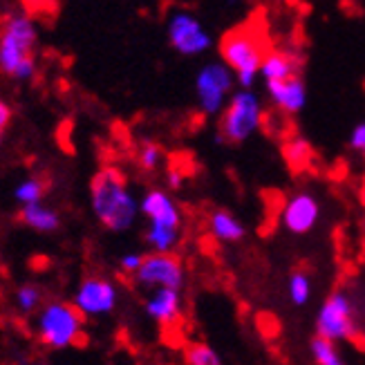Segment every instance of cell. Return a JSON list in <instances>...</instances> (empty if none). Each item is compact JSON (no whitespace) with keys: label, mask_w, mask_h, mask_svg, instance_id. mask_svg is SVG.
I'll return each instance as SVG.
<instances>
[{"label":"cell","mask_w":365,"mask_h":365,"mask_svg":"<svg viewBox=\"0 0 365 365\" xmlns=\"http://www.w3.org/2000/svg\"><path fill=\"white\" fill-rule=\"evenodd\" d=\"M139 213L148 220L153 227H166V229H180L182 231V209L166 190L150 188L139 200Z\"/></svg>","instance_id":"obj_12"},{"label":"cell","mask_w":365,"mask_h":365,"mask_svg":"<svg viewBox=\"0 0 365 365\" xmlns=\"http://www.w3.org/2000/svg\"><path fill=\"white\" fill-rule=\"evenodd\" d=\"M347 144H350V148L354 153H361L365 157V121L354 125L352 133H350V139H347Z\"/></svg>","instance_id":"obj_27"},{"label":"cell","mask_w":365,"mask_h":365,"mask_svg":"<svg viewBox=\"0 0 365 365\" xmlns=\"http://www.w3.org/2000/svg\"><path fill=\"white\" fill-rule=\"evenodd\" d=\"M264 92L274 108L282 115H298L303 113L307 106V83L303 76L284 78V81L264 83Z\"/></svg>","instance_id":"obj_13"},{"label":"cell","mask_w":365,"mask_h":365,"mask_svg":"<svg viewBox=\"0 0 365 365\" xmlns=\"http://www.w3.org/2000/svg\"><path fill=\"white\" fill-rule=\"evenodd\" d=\"M9 123H11V108L5 99H0V139L5 137Z\"/></svg>","instance_id":"obj_29"},{"label":"cell","mask_w":365,"mask_h":365,"mask_svg":"<svg viewBox=\"0 0 365 365\" xmlns=\"http://www.w3.org/2000/svg\"><path fill=\"white\" fill-rule=\"evenodd\" d=\"M184 182H186V173H184L182 168L170 166V168L166 170V184H168V188H170V190L182 188V186H184Z\"/></svg>","instance_id":"obj_28"},{"label":"cell","mask_w":365,"mask_h":365,"mask_svg":"<svg viewBox=\"0 0 365 365\" xmlns=\"http://www.w3.org/2000/svg\"><path fill=\"white\" fill-rule=\"evenodd\" d=\"M235 92V76L222 61H211L195 74V99L206 117L225 113Z\"/></svg>","instance_id":"obj_6"},{"label":"cell","mask_w":365,"mask_h":365,"mask_svg":"<svg viewBox=\"0 0 365 365\" xmlns=\"http://www.w3.org/2000/svg\"><path fill=\"white\" fill-rule=\"evenodd\" d=\"M182 231L180 229H166V227H153L146 229V245L153 253H175L180 245Z\"/></svg>","instance_id":"obj_19"},{"label":"cell","mask_w":365,"mask_h":365,"mask_svg":"<svg viewBox=\"0 0 365 365\" xmlns=\"http://www.w3.org/2000/svg\"><path fill=\"white\" fill-rule=\"evenodd\" d=\"M359 204L363 206V211H365V178H363V182L359 186Z\"/></svg>","instance_id":"obj_30"},{"label":"cell","mask_w":365,"mask_h":365,"mask_svg":"<svg viewBox=\"0 0 365 365\" xmlns=\"http://www.w3.org/2000/svg\"><path fill=\"white\" fill-rule=\"evenodd\" d=\"M146 316L160 327H173L182 319V292L178 289H157L144 303Z\"/></svg>","instance_id":"obj_15"},{"label":"cell","mask_w":365,"mask_h":365,"mask_svg":"<svg viewBox=\"0 0 365 365\" xmlns=\"http://www.w3.org/2000/svg\"><path fill=\"white\" fill-rule=\"evenodd\" d=\"M182 359H184V365H225L213 347L202 341L186 343L182 350Z\"/></svg>","instance_id":"obj_20"},{"label":"cell","mask_w":365,"mask_h":365,"mask_svg":"<svg viewBox=\"0 0 365 365\" xmlns=\"http://www.w3.org/2000/svg\"><path fill=\"white\" fill-rule=\"evenodd\" d=\"M206 225H209V233L222 245H237L240 240H245V235H247V229L242 222L227 209L211 211Z\"/></svg>","instance_id":"obj_16"},{"label":"cell","mask_w":365,"mask_h":365,"mask_svg":"<svg viewBox=\"0 0 365 365\" xmlns=\"http://www.w3.org/2000/svg\"><path fill=\"white\" fill-rule=\"evenodd\" d=\"M90 206L92 213L113 233L133 229L139 215V200L128 188L123 173L108 166L101 168L90 182Z\"/></svg>","instance_id":"obj_1"},{"label":"cell","mask_w":365,"mask_h":365,"mask_svg":"<svg viewBox=\"0 0 365 365\" xmlns=\"http://www.w3.org/2000/svg\"><path fill=\"white\" fill-rule=\"evenodd\" d=\"M316 336H323L334 343L356 341V307L345 292H334L319 307V314H316Z\"/></svg>","instance_id":"obj_7"},{"label":"cell","mask_w":365,"mask_h":365,"mask_svg":"<svg viewBox=\"0 0 365 365\" xmlns=\"http://www.w3.org/2000/svg\"><path fill=\"white\" fill-rule=\"evenodd\" d=\"M287 294L292 305L296 307H305L312 298V280L305 272H292L287 280Z\"/></svg>","instance_id":"obj_22"},{"label":"cell","mask_w":365,"mask_h":365,"mask_svg":"<svg viewBox=\"0 0 365 365\" xmlns=\"http://www.w3.org/2000/svg\"><path fill=\"white\" fill-rule=\"evenodd\" d=\"M168 45L182 56H202L213 47V36L193 11L175 9L166 21Z\"/></svg>","instance_id":"obj_9"},{"label":"cell","mask_w":365,"mask_h":365,"mask_svg":"<svg viewBox=\"0 0 365 365\" xmlns=\"http://www.w3.org/2000/svg\"><path fill=\"white\" fill-rule=\"evenodd\" d=\"M282 160L287 162L292 173H303L314 160V148L305 137L294 135L282 144Z\"/></svg>","instance_id":"obj_18"},{"label":"cell","mask_w":365,"mask_h":365,"mask_svg":"<svg viewBox=\"0 0 365 365\" xmlns=\"http://www.w3.org/2000/svg\"><path fill=\"white\" fill-rule=\"evenodd\" d=\"M303 68L305 58L298 50H292V47H272L262 61L260 78L262 83L284 81V78L303 76Z\"/></svg>","instance_id":"obj_14"},{"label":"cell","mask_w":365,"mask_h":365,"mask_svg":"<svg viewBox=\"0 0 365 365\" xmlns=\"http://www.w3.org/2000/svg\"><path fill=\"white\" fill-rule=\"evenodd\" d=\"M21 222L25 227L34 229L38 233H52L61 227V217L54 209L45 206L43 202L38 204H29V206H21V213H19Z\"/></svg>","instance_id":"obj_17"},{"label":"cell","mask_w":365,"mask_h":365,"mask_svg":"<svg viewBox=\"0 0 365 365\" xmlns=\"http://www.w3.org/2000/svg\"><path fill=\"white\" fill-rule=\"evenodd\" d=\"M135 284L144 292L178 289L186 284V269L178 253H146L139 272L133 276Z\"/></svg>","instance_id":"obj_8"},{"label":"cell","mask_w":365,"mask_h":365,"mask_svg":"<svg viewBox=\"0 0 365 365\" xmlns=\"http://www.w3.org/2000/svg\"><path fill=\"white\" fill-rule=\"evenodd\" d=\"M38 31L29 16H9L0 27V72L14 81H29L36 74Z\"/></svg>","instance_id":"obj_3"},{"label":"cell","mask_w":365,"mask_h":365,"mask_svg":"<svg viewBox=\"0 0 365 365\" xmlns=\"http://www.w3.org/2000/svg\"><path fill=\"white\" fill-rule=\"evenodd\" d=\"M16 305H19V309L25 314L38 309L41 289L36 287V284H23V287H19V292H16Z\"/></svg>","instance_id":"obj_25"},{"label":"cell","mask_w":365,"mask_h":365,"mask_svg":"<svg viewBox=\"0 0 365 365\" xmlns=\"http://www.w3.org/2000/svg\"><path fill=\"white\" fill-rule=\"evenodd\" d=\"M141 262H144V253L130 251V253H123V256L119 258V269L125 276H135L139 272Z\"/></svg>","instance_id":"obj_26"},{"label":"cell","mask_w":365,"mask_h":365,"mask_svg":"<svg viewBox=\"0 0 365 365\" xmlns=\"http://www.w3.org/2000/svg\"><path fill=\"white\" fill-rule=\"evenodd\" d=\"M164 148L157 144V141H144L137 150V164L141 170L153 173L164 164Z\"/></svg>","instance_id":"obj_23"},{"label":"cell","mask_w":365,"mask_h":365,"mask_svg":"<svg viewBox=\"0 0 365 365\" xmlns=\"http://www.w3.org/2000/svg\"><path fill=\"white\" fill-rule=\"evenodd\" d=\"M272 47L267 45L264 34L253 23H242L229 29L220 41L222 63L233 72L235 83L242 90H251L260 78V68L267 52Z\"/></svg>","instance_id":"obj_2"},{"label":"cell","mask_w":365,"mask_h":365,"mask_svg":"<svg viewBox=\"0 0 365 365\" xmlns=\"http://www.w3.org/2000/svg\"><path fill=\"white\" fill-rule=\"evenodd\" d=\"M262 125V101L253 90H235L225 113L220 115V139L227 144H245Z\"/></svg>","instance_id":"obj_5"},{"label":"cell","mask_w":365,"mask_h":365,"mask_svg":"<svg viewBox=\"0 0 365 365\" xmlns=\"http://www.w3.org/2000/svg\"><path fill=\"white\" fill-rule=\"evenodd\" d=\"M36 334L52 350H66L83 339V316L72 303L52 300L36 316Z\"/></svg>","instance_id":"obj_4"},{"label":"cell","mask_w":365,"mask_h":365,"mask_svg":"<svg viewBox=\"0 0 365 365\" xmlns=\"http://www.w3.org/2000/svg\"><path fill=\"white\" fill-rule=\"evenodd\" d=\"M45 195V182L38 178H27L23 180L14 190V197L19 204L29 206V204H38Z\"/></svg>","instance_id":"obj_24"},{"label":"cell","mask_w":365,"mask_h":365,"mask_svg":"<svg viewBox=\"0 0 365 365\" xmlns=\"http://www.w3.org/2000/svg\"><path fill=\"white\" fill-rule=\"evenodd\" d=\"M309 352L316 365H347L343 354L339 352V345L334 341H327L323 336H314L309 343Z\"/></svg>","instance_id":"obj_21"},{"label":"cell","mask_w":365,"mask_h":365,"mask_svg":"<svg viewBox=\"0 0 365 365\" xmlns=\"http://www.w3.org/2000/svg\"><path fill=\"white\" fill-rule=\"evenodd\" d=\"M321 220V202L309 190H298L284 200L280 209V227L292 235H307Z\"/></svg>","instance_id":"obj_11"},{"label":"cell","mask_w":365,"mask_h":365,"mask_svg":"<svg viewBox=\"0 0 365 365\" xmlns=\"http://www.w3.org/2000/svg\"><path fill=\"white\" fill-rule=\"evenodd\" d=\"M245 0H227V7H237V5H242Z\"/></svg>","instance_id":"obj_31"},{"label":"cell","mask_w":365,"mask_h":365,"mask_svg":"<svg viewBox=\"0 0 365 365\" xmlns=\"http://www.w3.org/2000/svg\"><path fill=\"white\" fill-rule=\"evenodd\" d=\"M119 303V292L113 280L90 276L86 278L74 294L72 305L81 312L83 319H97V316L113 314Z\"/></svg>","instance_id":"obj_10"}]
</instances>
